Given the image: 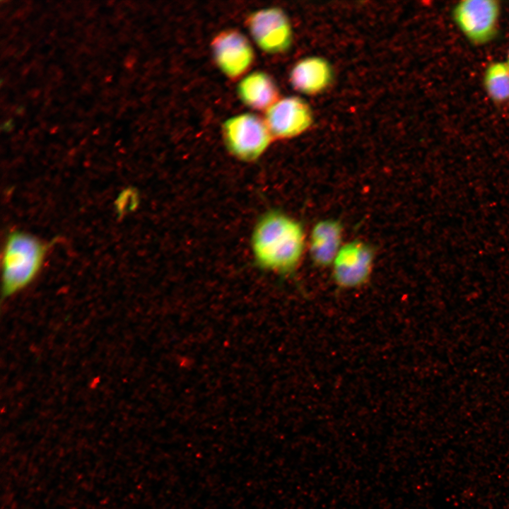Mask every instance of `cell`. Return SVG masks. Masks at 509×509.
I'll return each instance as SVG.
<instances>
[{"label":"cell","instance_id":"6da1fadb","mask_svg":"<svg viewBox=\"0 0 509 509\" xmlns=\"http://www.w3.org/2000/svg\"><path fill=\"white\" fill-rule=\"evenodd\" d=\"M305 246L301 224L279 211L264 215L256 225L252 249L263 268L280 274L293 271L298 265Z\"/></svg>","mask_w":509,"mask_h":509},{"label":"cell","instance_id":"7a4b0ae2","mask_svg":"<svg viewBox=\"0 0 509 509\" xmlns=\"http://www.w3.org/2000/svg\"><path fill=\"white\" fill-rule=\"evenodd\" d=\"M45 252V245L34 236L17 231L11 233L3 257L4 296L15 294L33 281L42 267Z\"/></svg>","mask_w":509,"mask_h":509},{"label":"cell","instance_id":"3957f363","mask_svg":"<svg viewBox=\"0 0 509 509\" xmlns=\"http://www.w3.org/2000/svg\"><path fill=\"white\" fill-rule=\"evenodd\" d=\"M222 134L228 151L246 162L258 159L274 139L264 118L249 112L226 119Z\"/></svg>","mask_w":509,"mask_h":509},{"label":"cell","instance_id":"277c9868","mask_svg":"<svg viewBox=\"0 0 509 509\" xmlns=\"http://www.w3.org/2000/svg\"><path fill=\"white\" fill-rule=\"evenodd\" d=\"M246 25L257 46L265 53L282 54L291 47L292 27L280 8L267 7L250 13Z\"/></svg>","mask_w":509,"mask_h":509},{"label":"cell","instance_id":"5b68a950","mask_svg":"<svg viewBox=\"0 0 509 509\" xmlns=\"http://www.w3.org/2000/svg\"><path fill=\"white\" fill-rule=\"evenodd\" d=\"M215 64L227 78H242L252 66L255 52L248 39L240 31L227 29L214 36L211 42Z\"/></svg>","mask_w":509,"mask_h":509},{"label":"cell","instance_id":"8992f818","mask_svg":"<svg viewBox=\"0 0 509 509\" xmlns=\"http://www.w3.org/2000/svg\"><path fill=\"white\" fill-rule=\"evenodd\" d=\"M500 5L494 0H465L453 9L454 20L472 42L481 45L490 41L497 30Z\"/></svg>","mask_w":509,"mask_h":509},{"label":"cell","instance_id":"52a82bcc","mask_svg":"<svg viewBox=\"0 0 509 509\" xmlns=\"http://www.w3.org/2000/svg\"><path fill=\"white\" fill-rule=\"evenodd\" d=\"M264 112V119L274 139L296 137L308 129L313 121L310 105L298 96L280 98Z\"/></svg>","mask_w":509,"mask_h":509},{"label":"cell","instance_id":"ba28073f","mask_svg":"<svg viewBox=\"0 0 509 509\" xmlns=\"http://www.w3.org/2000/svg\"><path fill=\"white\" fill-rule=\"evenodd\" d=\"M373 262V250L367 243L353 240L343 245L332 264L334 283L342 288L361 286L370 276Z\"/></svg>","mask_w":509,"mask_h":509},{"label":"cell","instance_id":"9c48e42d","mask_svg":"<svg viewBox=\"0 0 509 509\" xmlns=\"http://www.w3.org/2000/svg\"><path fill=\"white\" fill-rule=\"evenodd\" d=\"M289 82L298 92L315 95L326 90L332 83L334 71L325 59L312 56L297 62L289 73Z\"/></svg>","mask_w":509,"mask_h":509},{"label":"cell","instance_id":"30bf717a","mask_svg":"<svg viewBox=\"0 0 509 509\" xmlns=\"http://www.w3.org/2000/svg\"><path fill=\"white\" fill-rule=\"evenodd\" d=\"M236 90L244 105L259 111L265 112L280 98L276 83L262 71L245 75L238 81Z\"/></svg>","mask_w":509,"mask_h":509},{"label":"cell","instance_id":"8fae6325","mask_svg":"<svg viewBox=\"0 0 509 509\" xmlns=\"http://www.w3.org/2000/svg\"><path fill=\"white\" fill-rule=\"evenodd\" d=\"M342 233V226L338 221L325 219L315 224L309 239V252L317 266L332 264L343 245Z\"/></svg>","mask_w":509,"mask_h":509},{"label":"cell","instance_id":"7c38bea8","mask_svg":"<svg viewBox=\"0 0 509 509\" xmlns=\"http://www.w3.org/2000/svg\"><path fill=\"white\" fill-rule=\"evenodd\" d=\"M484 84L490 98L501 103L509 98V67L506 63L493 62L486 69Z\"/></svg>","mask_w":509,"mask_h":509},{"label":"cell","instance_id":"4fadbf2b","mask_svg":"<svg viewBox=\"0 0 509 509\" xmlns=\"http://www.w3.org/2000/svg\"><path fill=\"white\" fill-rule=\"evenodd\" d=\"M506 64H508V66L509 67V50H508V62Z\"/></svg>","mask_w":509,"mask_h":509}]
</instances>
